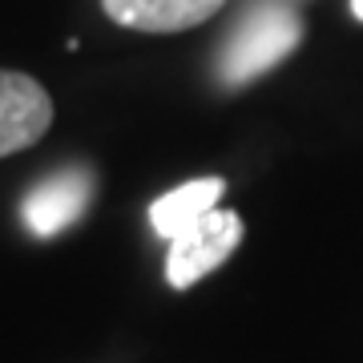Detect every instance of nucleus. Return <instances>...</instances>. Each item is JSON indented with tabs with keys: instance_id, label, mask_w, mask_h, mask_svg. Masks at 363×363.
Instances as JSON below:
<instances>
[{
	"instance_id": "nucleus-1",
	"label": "nucleus",
	"mask_w": 363,
	"mask_h": 363,
	"mask_svg": "<svg viewBox=\"0 0 363 363\" xmlns=\"http://www.w3.org/2000/svg\"><path fill=\"white\" fill-rule=\"evenodd\" d=\"M298 40H303V16L283 0H262L226 37L218 57V77L226 85H247L279 61H286Z\"/></svg>"
},
{
	"instance_id": "nucleus-5",
	"label": "nucleus",
	"mask_w": 363,
	"mask_h": 363,
	"mask_svg": "<svg viewBox=\"0 0 363 363\" xmlns=\"http://www.w3.org/2000/svg\"><path fill=\"white\" fill-rule=\"evenodd\" d=\"M226 0H101L105 16L138 33H182L218 13Z\"/></svg>"
},
{
	"instance_id": "nucleus-2",
	"label": "nucleus",
	"mask_w": 363,
	"mask_h": 363,
	"mask_svg": "<svg viewBox=\"0 0 363 363\" xmlns=\"http://www.w3.org/2000/svg\"><path fill=\"white\" fill-rule=\"evenodd\" d=\"M242 242V218L234 210H210L206 218L186 226L178 238H169L166 255V279L174 291L194 286L210 271H218Z\"/></svg>"
},
{
	"instance_id": "nucleus-7",
	"label": "nucleus",
	"mask_w": 363,
	"mask_h": 363,
	"mask_svg": "<svg viewBox=\"0 0 363 363\" xmlns=\"http://www.w3.org/2000/svg\"><path fill=\"white\" fill-rule=\"evenodd\" d=\"M351 13H355V16L363 21V0H351Z\"/></svg>"
},
{
	"instance_id": "nucleus-3",
	"label": "nucleus",
	"mask_w": 363,
	"mask_h": 363,
	"mask_svg": "<svg viewBox=\"0 0 363 363\" xmlns=\"http://www.w3.org/2000/svg\"><path fill=\"white\" fill-rule=\"evenodd\" d=\"M52 125V97L37 77L0 69V157L37 145Z\"/></svg>"
},
{
	"instance_id": "nucleus-6",
	"label": "nucleus",
	"mask_w": 363,
	"mask_h": 363,
	"mask_svg": "<svg viewBox=\"0 0 363 363\" xmlns=\"http://www.w3.org/2000/svg\"><path fill=\"white\" fill-rule=\"evenodd\" d=\"M222 198V178H194V182H182L178 190L162 194L150 206V222L162 238H178L186 226H194L198 218H206L210 210H218Z\"/></svg>"
},
{
	"instance_id": "nucleus-4",
	"label": "nucleus",
	"mask_w": 363,
	"mask_h": 363,
	"mask_svg": "<svg viewBox=\"0 0 363 363\" xmlns=\"http://www.w3.org/2000/svg\"><path fill=\"white\" fill-rule=\"evenodd\" d=\"M89 198H93V174L85 166H69L49 174L40 186H33L21 214H25V226L37 238H52L85 214Z\"/></svg>"
}]
</instances>
